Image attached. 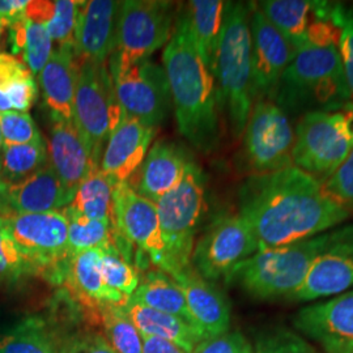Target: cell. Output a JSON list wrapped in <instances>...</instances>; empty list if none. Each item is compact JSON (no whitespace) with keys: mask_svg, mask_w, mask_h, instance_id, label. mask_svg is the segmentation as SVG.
<instances>
[{"mask_svg":"<svg viewBox=\"0 0 353 353\" xmlns=\"http://www.w3.org/2000/svg\"><path fill=\"white\" fill-rule=\"evenodd\" d=\"M239 212L252 227L259 250L316 237L351 216L318 179L293 165L249 176L239 191Z\"/></svg>","mask_w":353,"mask_h":353,"instance_id":"cell-1","label":"cell"},{"mask_svg":"<svg viewBox=\"0 0 353 353\" xmlns=\"http://www.w3.org/2000/svg\"><path fill=\"white\" fill-rule=\"evenodd\" d=\"M163 61L181 135L195 150L212 153L221 140V108L214 74L198 51L186 10L176 17Z\"/></svg>","mask_w":353,"mask_h":353,"instance_id":"cell-2","label":"cell"},{"mask_svg":"<svg viewBox=\"0 0 353 353\" xmlns=\"http://www.w3.org/2000/svg\"><path fill=\"white\" fill-rule=\"evenodd\" d=\"M252 3L227 1L214 55V76L221 112L233 139H241L252 106Z\"/></svg>","mask_w":353,"mask_h":353,"instance_id":"cell-3","label":"cell"},{"mask_svg":"<svg viewBox=\"0 0 353 353\" xmlns=\"http://www.w3.org/2000/svg\"><path fill=\"white\" fill-rule=\"evenodd\" d=\"M272 101L290 119L352 101L336 45H305L296 50Z\"/></svg>","mask_w":353,"mask_h":353,"instance_id":"cell-4","label":"cell"},{"mask_svg":"<svg viewBox=\"0 0 353 353\" xmlns=\"http://www.w3.org/2000/svg\"><path fill=\"white\" fill-rule=\"evenodd\" d=\"M334 236L335 229L287 246L259 250L237 265L227 283L239 284L256 300H290Z\"/></svg>","mask_w":353,"mask_h":353,"instance_id":"cell-5","label":"cell"},{"mask_svg":"<svg viewBox=\"0 0 353 353\" xmlns=\"http://www.w3.org/2000/svg\"><path fill=\"white\" fill-rule=\"evenodd\" d=\"M353 150V101L338 109L299 118L292 151L293 166L323 183Z\"/></svg>","mask_w":353,"mask_h":353,"instance_id":"cell-6","label":"cell"},{"mask_svg":"<svg viewBox=\"0 0 353 353\" xmlns=\"http://www.w3.org/2000/svg\"><path fill=\"white\" fill-rule=\"evenodd\" d=\"M156 204L168 256L169 276L191 265L196 230L207 212V176L192 161L176 189L169 191Z\"/></svg>","mask_w":353,"mask_h":353,"instance_id":"cell-7","label":"cell"},{"mask_svg":"<svg viewBox=\"0 0 353 353\" xmlns=\"http://www.w3.org/2000/svg\"><path fill=\"white\" fill-rule=\"evenodd\" d=\"M19 250L36 267L39 276L52 283L65 280L68 221L63 210L43 214H7L0 217Z\"/></svg>","mask_w":353,"mask_h":353,"instance_id":"cell-8","label":"cell"},{"mask_svg":"<svg viewBox=\"0 0 353 353\" xmlns=\"http://www.w3.org/2000/svg\"><path fill=\"white\" fill-rule=\"evenodd\" d=\"M108 65L123 114L147 126H160L173 106L164 68L151 59L125 62L113 55Z\"/></svg>","mask_w":353,"mask_h":353,"instance_id":"cell-9","label":"cell"},{"mask_svg":"<svg viewBox=\"0 0 353 353\" xmlns=\"http://www.w3.org/2000/svg\"><path fill=\"white\" fill-rule=\"evenodd\" d=\"M122 117L108 63L79 62L74 122L88 139L100 163L109 137Z\"/></svg>","mask_w":353,"mask_h":353,"instance_id":"cell-10","label":"cell"},{"mask_svg":"<svg viewBox=\"0 0 353 353\" xmlns=\"http://www.w3.org/2000/svg\"><path fill=\"white\" fill-rule=\"evenodd\" d=\"M242 156L254 174L272 173L292 166L294 127L276 102L258 100L242 135Z\"/></svg>","mask_w":353,"mask_h":353,"instance_id":"cell-11","label":"cell"},{"mask_svg":"<svg viewBox=\"0 0 353 353\" xmlns=\"http://www.w3.org/2000/svg\"><path fill=\"white\" fill-rule=\"evenodd\" d=\"M259 250L249 223L237 214H221L205 229L194 246L192 268L203 279L227 281L237 265Z\"/></svg>","mask_w":353,"mask_h":353,"instance_id":"cell-12","label":"cell"},{"mask_svg":"<svg viewBox=\"0 0 353 353\" xmlns=\"http://www.w3.org/2000/svg\"><path fill=\"white\" fill-rule=\"evenodd\" d=\"M173 3L126 0L121 4L113 57L125 62L150 59L173 34Z\"/></svg>","mask_w":353,"mask_h":353,"instance_id":"cell-13","label":"cell"},{"mask_svg":"<svg viewBox=\"0 0 353 353\" xmlns=\"http://www.w3.org/2000/svg\"><path fill=\"white\" fill-rule=\"evenodd\" d=\"M112 223L125 240L148 255L153 265L169 275V256L156 204L139 195L128 182L113 191Z\"/></svg>","mask_w":353,"mask_h":353,"instance_id":"cell-14","label":"cell"},{"mask_svg":"<svg viewBox=\"0 0 353 353\" xmlns=\"http://www.w3.org/2000/svg\"><path fill=\"white\" fill-rule=\"evenodd\" d=\"M353 288V225L335 229L334 240L312 265L303 285L290 301L309 303Z\"/></svg>","mask_w":353,"mask_h":353,"instance_id":"cell-15","label":"cell"},{"mask_svg":"<svg viewBox=\"0 0 353 353\" xmlns=\"http://www.w3.org/2000/svg\"><path fill=\"white\" fill-rule=\"evenodd\" d=\"M250 33L255 101L274 100L279 80L292 62L296 49L265 19L255 3H252Z\"/></svg>","mask_w":353,"mask_h":353,"instance_id":"cell-16","label":"cell"},{"mask_svg":"<svg viewBox=\"0 0 353 353\" xmlns=\"http://www.w3.org/2000/svg\"><path fill=\"white\" fill-rule=\"evenodd\" d=\"M293 326L325 353L353 348V290L301 309Z\"/></svg>","mask_w":353,"mask_h":353,"instance_id":"cell-17","label":"cell"},{"mask_svg":"<svg viewBox=\"0 0 353 353\" xmlns=\"http://www.w3.org/2000/svg\"><path fill=\"white\" fill-rule=\"evenodd\" d=\"M46 148L48 164L74 198L80 183L96 166H100L90 143L74 119L52 118Z\"/></svg>","mask_w":353,"mask_h":353,"instance_id":"cell-18","label":"cell"},{"mask_svg":"<svg viewBox=\"0 0 353 353\" xmlns=\"http://www.w3.org/2000/svg\"><path fill=\"white\" fill-rule=\"evenodd\" d=\"M122 1H80L75 30V54L79 62L108 63L117 45V28Z\"/></svg>","mask_w":353,"mask_h":353,"instance_id":"cell-19","label":"cell"},{"mask_svg":"<svg viewBox=\"0 0 353 353\" xmlns=\"http://www.w3.org/2000/svg\"><path fill=\"white\" fill-rule=\"evenodd\" d=\"M154 134L156 128L123 114L102 152V173L115 186L127 182L143 164Z\"/></svg>","mask_w":353,"mask_h":353,"instance_id":"cell-20","label":"cell"},{"mask_svg":"<svg viewBox=\"0 0 353 353\" xmlns=\"http://www.w3.org/2000/svg\"><path fill=\"white\" fill-rule=\"evenodd\" d=\"M182 290L190 316L203 341L225 334L230 328V305L225 294L190 265L173 276Z\"/></svg>","mask_w":353,"mask_h":353,"instance_id":"cell-21","label":"cell"},{"mask_svg":"<svg viewBox=\"0 0 353 353\" xmlns=\"http://www.w3.org/2000/svg\"><path fill=\"white\" fill-rule=\"evenodd\" d=\"M192 161L181 145L166 140L156 141L138 169L137 182L130 186L145 199L156 203L176 189Z\"/></svg>","mask_w":353,"mask_h":353,"instance_id":"cell-22","label":"cell"},{"mask_svg":"<svg viewBox=\"0 0 353 353\" xmlns=\"http://www.w3.org/2000/svg\"><path fill=\"white\" fill-rule=\"evenodd\" d=\"M79 61L74 49H57L38 74L43 105L50 119H74Z\"/></svg>","mask_w":353,"mask_h":353,"instance_id":"cell-23","label":"cell"},{"mask_svg":"<svg viewBox=\"0 0 353 353\" xmlns=\"http://www.w3.org/2000/svg\"><path fill=\"white\" fill-rule=\"evenodd\" d=\"M72 195L64 189L50 165L34 174L8 185L7 204L10 214H43L63 210L72 202Z\"/></svg>","mask_w":353,"mask_h":353,"instance_id":"cell-24","label":"cell"},{"mask_svg":"<svg viewBox=\"0 0 353 353\" xmlns=\"http://www.w3.org/2000/svg\"><path fill=\"white\" fill-rule=\"evenodd\" d=\"M265 19L299 50L306 45L310 28L323 13L325 0H265L256 4Z\"/></svg>","mask_w":353,"mask_h":353,"instance_id":"cell-25","label":"cell"},{"mask_svg":"<svg viewBox=\"0 0 353 353\" xmlns=\"http://www.w3.org/2000/svg\"><path fill=\"white\" fill-rule=\"evenodd\" d=\"M102 250L92 249L70 256L65 281L79 300L96 309L101 305H123L128 299L109 288L102 278Z\"/></svg>","mask_w":353,"mask_h":353,"instance_id":"cell-26","label":"cell"},{"mask_svg":"<svg viewBox=\"0 0 353 353\" xmlns=\"http://www.w3.org/2000/svg\"><path fill=\"white\" fill-rule=\"evenodd\" d=\"M122 306L140 335L172 341L186 353L194 352L196 345L203 341L201 334L178 316L151 309L131 297Z\"/></svg>","mask_w":353,"mask_h":353,"instance_id":"cell-27","label":"cell"},{"mask_svg":"<svg viewBox=\"0 0 353 353\" xmlns=\"http://www.w3.org/2000/svg\"><path fill=\"white\" fill-rule=\"evenodd\" d=\"M67 341L50 321L29 316L0 339V353H65Z\"/></svg>","mask_w":353,"mask_h":353,"instance_id":"cell-28","label":"cell"},{"mask_svg":"<svg viewBox=\"0 0 353 353\" xmlns=\"http://www.w3.org/2000/svg\"><path fill=\"white\" fill-rule=\"evenodd\" d=\"M37 97V81L26 64L11 52L0 51V113H28Z\"/></svg>","mask_w":353,"mask_h":353,"instance_id":"cell-29","label":"cell"},{"mask_svg":"<svg viewBox=\"0 0 353 353\" xmlns=\"http://www.w3.org/2000/svg\"><path fill=\"white\" fill-rule=\"evenodd\" d=\"M79 3L76 0H33L28 3L26 17L43 26L59 49L75 50Z\"/></svg>","mask_w":353,"mask_h":353,"instance_id":"cell-30","label":"cell"},{"mask_svg":"<svg viewBox=\"0 0 353 353\" xmlns=\"http://www.w3.org/2000/svg\"><path fill=\"white\" fill-rule=\"evenodd\" d=\"M225 8L227 1L223 0H192L186 7L190 28L196 48L212 74Z\"/></svg>","mask_w":353,"mask_h":353,"instance_id":"cell-31","label":"cell"},{"mask_svg":"<svg viewBox=\"0 0 353 353\" xmlns=\"http://www.w3.org/2000/svg\"><path fill=\"white\" fill-rule=\"evenodd\" d=\"M131 299L154 310L178 316L198 331L179 285L161 270L145 274Z\"/></svg>","mask_w":353,"mask_h":353,"instance_id":"cell-32","label":"cell"},{"mask_svg":"<svg viewBox=\"0 0 353 353\" xmlns=\"http://www.w3.org/2000/svg\"><path fill=\"white\" fill-rule=\"evenodd\" d=\"M11 54L20 58L33 75H38L49 62L52 41L48 30L28 17L7 29Z\"/></svg>","mask_w":353,"mask_h":353,"instance_id":"cell-33","label":"cell"},{"mask_svg":"<svg viewBox=\"0 0 353 353\" xmlns=\"http://www.w3.org/2000/svg\"><path fill=\"white\" fill-rule=\"evenodd\" d=\"M115 185L96 166L80 183L70 205L76 214L92 220L112 221L113 191Z\"/></svg>","mask_w":353,"mask_h":353,"instance_id":"cell-34","label":"cell"},{"mask_svg":"<svg viewBox=\"0 0 353 353\" xmlns=\"http://www.w3.org/2000/svg\"><path fill=\"white\" fill-rule=\"evenodd\" d=\"M68 221V254L70 256L79 252L99 249L110 252L117 249L113 240V223L92 220L76 214L68 207L63 208Z\"/></svg>","mask_w":353,"mask_h":353,"instance_id":"cell-35","label":"cell"},{"mask_svg":"<svg viewBox=\"0 0 353 353\" xmlns=\"http://www.w3.org/2000/svg\"><path fill=\"white\" fill-rule=\"evenodd\" d=\"M48 164L45 139L26 145H3L0 176L7 185L17 183Z\"/></svg>","mask_w":353,"mask_h":353,"instance_id":"cell-36","label":"cell"},{"mask_svg":"<svg viewBox=\"0 0 353 353\" xmlns=\"http://www.w3.org/2000/svg\"><path fill=\"white\" fill-rule=\"evenodd\" d=\"M101 316L105 339L117 353L143 352V338L127 316L122 305L106 303L97 307Z\"/></svg>","mask_w":353,"mask_h":353,"instance_id":"cell-37","label":"cell"},{"mask_svg":"<svg viewBox=\"0 0 353 353\" xmlns=\"http://www.w3.org/2000/svg\"><path fill=\"white\" fill-rule=\"evenodd\" d=\"M38 275L0 220V285H13L26 276Z\"/></svg>","mask_w":353,"mask_h":353,"instance_id":"cell-38","label":"cell"},{"mask_svg":"<svg viewBox=\"0 0 353 353\" xmlns=\"http://www.w3.org/2000/svg\"><path fill=\"white\" fill-rule=\"evenodd\" d=\"M102 278L109 288L130 299L139 287V275L117 249L102 252Z\"/></svg>","mask_w":353,"mask_h":353,"instance_id":"cell-39","label":"cell"},{"mask_svg":"<svg viewBox=\"0 0 353 353\" xmlns=\"http://www.w3.org/2000/svg\"><path fill=\"white\" fill-rule=\"evenodd\" d=\"M252 353H319L303 336L288 328L278 327L262 334Z\"/></svg>","mask_w":353,"mask_h":353,"instance_id":"cell-40","label":"cell"},{"mask_svg":"<svg viewBox=\"0 0 353 353\" xmlns=\"http://www.w3.org/2000/svg\"><path fill=\"white\" fill-rule=\"evenodd\" d=\"M0 131L4 145H26L43 140L37 125L29 113H0Z\"/></svg>","mask_w":353,"mask_h":353,"instance_id":"cell-41","label":"cell"},{"mask_svg":"<svg viewBox=\"0 0 353 353\" xmlns=\"http://www.w3.org/2000/svg\"><path fill=\"white\" fill-rule=\"evenodd\" d=\"M328 196L347 210L353 212V150L343 164L322 183Z\"/></svg>","mask_w":353,"mask_h":353,"instance_id":"cell-42","label":"cell"},{"mask_svg":"<svg viewBox=\"0 0 353 353\" xmlns=\"http://www.w3.org/2000/svg\"><path fill=\"white\" fill-rule=\"evenodd\" d=\"M338 52L353 101V8L341 4L338 13Z\"/></svg>","mask_w":353,"mask_h":353,"instance_id":"cell-43","label":"cell"},{"mask_svg":"<svg viewBox=\"0 0 353 353\" xmlns=\"http://www.w3.org/2000/svg\"><path fill=\"white\" fill-rule=\"evenodd\" d=\"M192 353H252V345L241 331L229 330L225 334L201 341Z\"/></svg>","mask_w":353,"mask_h":353,"instance_id":"cell-44","label":"cell"},{"mask_svg":"<svg viewBox=\"0 0 353 353\" xmlns=\"http://www.w3.org/2000/svg\"><path fill=\"white\" fill-rule=\"evenodd\" d=\"M65 353H117L105 336L97 332H85L68 338Z\"/></svg>","mask_w":353,"mask_h":353,"instance_id":"cell-45","label":"cell"},{"mask_svg":"<svg viewBox=\"0 0 353 353\" xmlns=\"http://www.w3.org/2000/svg\"><path fill=\"white\" fill-rule=\"evenodd\" d=\"M28 0H0V26L6 30L26 16Z\"/></svg>","mask_w":353,"mask_h":353,"instance_id":"cell-46","label":"cell"},{"mask_svg":"<svg viewBox=\"0 0 353 353\" xmlns=\"http://www.w3.org/2000/svg\"><path fill=\"white\" fill-rule=\"evenodd\" d=\"M143 338V352L141 353H186L172 341L141 335Z\"/></svg>","mask_w":353,"mask_h":353,"instance_id":"cell-47","label":"cell"},{"mask_svg":"<svg viewBox=\"0 0 353 353\" xmlns=\"http://www.w3.org/2000/svg\"><path fill=\"white\" fill-rule=\"evenodd\" d=\"M7 190H8V185L0 176V217L10 214L8 204H7Z\"/></svg>","mask_w":353,"mask_h":353,"instance_id":"cell-48","label":"cell"},{"mask_svg":"<svg viewBox=\"0 0 353 353\" xmlns=\"http://www.w3.org/2000/svg\"><path fill=\"white\" fill-rule=\"evenodd\" d=\"M330 353H353V348H347V350H339V351H334Z\"/></svg>","mask_w":353,"mask_h":353,"instance_id":"cell-49","label":"cell"},{"mask_svg":"<svg viewBox=\"0 0 353 353\" xmlns=\"http://www.w3.org/2000/svg\"><path fill=\"white\" fill-rule=\"evenodd\" d=\"M3 145H4V141H3L1 131H0V160H1V151H3Z\"/></svg>","mask_w":353,"mask_h":353,"instance_id":"cell-50","label":"cell"},{"mask_svg":"<svg viewBox=\"0 0 353 353\" xmlns=\"http://www.w3.org/2000/svg\"><path fill=\"white\" fill-rule=\"evenodd\" d=\"M4 33H6V29H4L3 26H0V43H1V41H3V37H4Z\"/></svg>","mask_w":353,"mask_h":353,"instance_id":"cell-51","label":"cell"}]
</instances>
